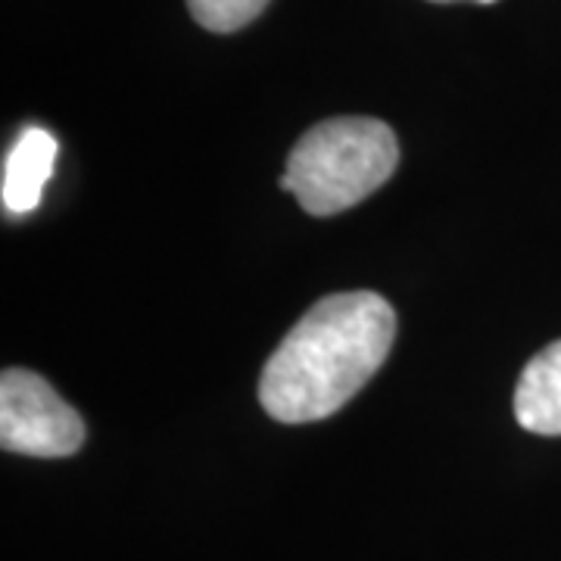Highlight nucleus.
I'll list each match as a JSON object with an SVG mask.
<instances>
[{
    "instance_id": "1",
    "label": "nucleus",
    "mask_w": 561,
    "mask_h": 561,
    "mask_svg": "<svg viewBox=\"0 0 561 561\" xmlns=\"http://www.w3.org/2000/svg\"><path fill=\"white\" fill-rule=\"evenodd\" d=\"M397 337V312L371 290L321 297L268 356L262 409L284 424L334 415L378 375Z\"/></svg>"
},
{
    "instance_id": "2",
    "label": "nucleus",
    "mask_w": 561,
    "mask_h": 561,
    "mask_svg": "<svg viewBox=\"0 0 561 561\" xmlns=\"http://www.w3.org/2000/svg\"><path fill=\"white\" fill-rule=\"evenodd\" d=\"M400 162L393 128L371 116H337L312 125L290 150L280 187L309 216L328 219L353 209L390 181Z\"/></svg>"
},
{
    "instance_id": "3",
    "label": "nucleus",
    "mask_w": 561,
    "mask_h": 561,
    "mask_svg": "<svg viewBox=\"0 0 561 561\" xmlns=\"http://www.w3.org/2000/svg\"><path fill=\"white\" fill-rule=\"evenodd\" d=\"M0 443L7 453L62 459L81 449L84 421L41 375L7 368L0 378Z\"/></svg>"
},
{
    "instance_id": "4",
    "label": "nucleus",
    "mask_w": 561,
    "mask_h": 561,
    "mask_svg": "<svg viewBox=\"0 0 561 561\" xmlns=\"http://www.w3.org/2000/svg\"><path fill=\"white\" fill-rule=\"evenodd\" d=\"M57 150V138L41 125H25L20 138L13 140L0 179V197L10 216H28L38 209L44 184L54 175Z\"/></svg>"
},
{
    "instance_id": "5",
    "label": "nucleus",
    "mask_w": 561,
    "mask_h": 561,
    "mask_svg": "<svg viewBox=\"0 0 561 561\" xmlns=\"http://www.w3.org/2000/svg\"><path fill=\"white\" fill-rule=\"evenodd\" d=\"M515 419L530 434L561 437V341L524 365L515 387Z\"/></svg>"
},
{
    "instance_id": "6",
    "label": "nucleus",
    "mask_w": 561,
    "mask_h": 561,
    "mask_svg": "<svg viewBox=\"0 0 561 561\" xmlns=\"http://www.w3.org/2000/svg\"><path fill=\"white\" fill-rule=\"evenodd\" d=\"M265 7L268 0H187L191 16L201 22L203 28L219 32V35L250 25Z\"/></svg>"
},
{
    "instance_id": "7",
    "label": "nucleus",
    "mask_w": 561,
    "mask_h": 561,
    "mask_svg": "<svg viewBox=\"0 0 561 561\" xmlns=\"http://www.w3.org/2000/svg\"><path fill=\"white\" fill-rule=\"evenodd\" d=\"M434 3H496V0H434Z\"/></svg>"
}]
</instances>
